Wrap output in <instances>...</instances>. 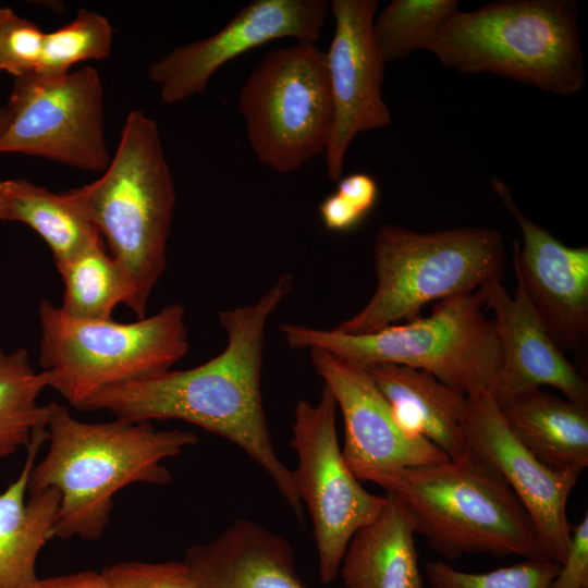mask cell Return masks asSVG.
<instances>
[{
    "label": "cell",
    "instance_id": "5b68a950",
    "mask_svg": "<svg viewBox=\"0 0 588 588\" xmlns=\"http://www.w3.org/2000/svg\"><path fill=\"white\" fill-rule=\"evenodd\" d=\"M578 7L573 0H502L452 14L430 40L443 65L488 73L559 96L586 85Z\"/></svg>",
    "mask_w": 588,
    "mask_h": 588
},
{
    "label": "cell",
    "instance_id": "7c38bea8",
    "mask_svg": "<svg viewBox=\"0 0 588 588\" xmlns=\"http://www.w3.org/2000/svg\"><path fill=\"white\" fill-rule=\"evenodd\" d=\"M330 12L326 0H255L213 35L179 46L148 69L164 103L203 93L226 62L266 42L291 37L315 44Z\"/></svg>",
    "mask_w": 588,
    "mask_h": 588
},
{
    "label": "cell",
    "instance_id": "603a6c76",
    "mask_svg": "<svg viewBox=\"0 0 588 588\" xmlns=\"http://www.w3.org/2000/svg\"><path fill=\"white\" fill-rule=\"evenodd\" d=\"M0 220L34 230L56 265L102 240L65 192L57 194L25 179L0 180Z\"/></svg>",
    "mask_w": 588,
    "mask_h": 588
},
{
    "label": "cell",
    "instance_id": "7a4b0ae2",
    "mask_svg": "<svg viewBox=\"0 0 588 588\" xmlns=\"http://www.w3.org/2000/svg\"><path fill=\"white\" fill-rule=\"evenodd\" d=\"M197 441L191 431L157 430L150 422L82 421L51 401L48 450L30 471L27 494L49 488L59 492L54 537L98 540L109 524L114 494L134 482H169L162 461Z\"/></svg>",
    "mask_w": 588,
    "mask_h": 588
},
{
    "label": "cell",
    "instance_id": "ac0fdd59",
    "mask_svg": "<svg viewBox=\"0 0 588 588\" xmlns=\"http://www.w3.org/2000/svg\"><path fill=\"white\" fill-rule=\"evenodd\" d=\"M184 563L201 588H306L290 543L246 519L192 546Z\"/></svg>",
    "mask_w": 588,
    "mask_h": 588
},
{
    "label": "cell",
    "instance_id": "8992f818",
    "mask_svg": "<svg viewBox=\"0 0 588 588\" xmlns=\"http://www.w3.org/2000/svg\"><path fill=\"white\" fill-rule=\"evenodd\" d=\"M377 286L368 303L333 330L366 334L420 317L431 302L479 290L504 278L501 233L488 226H465L420 233L382 225L373 242Z\"/></svg>",
    "mask_w": 588,
    "mask_h": 588
},
{
    "label": "cell",
    "instance_id": "d4e9b609",
    "mask_svg": "<svg viewBox=\"0 0 588 588\" xmlns=\"http://www.w3.org/2000/svg\"><path fill=\"white\" fill-rule=\"evenodd\" d=\"M48 376L30 364L24 347L7 352L0 345V460L26 449L36 431L48 428L50 402L40 405Z\"/></svg>",
    "mask_w": 588,
    "mask_h": 588
},
{
    "label": "cell",
    "instance_id": "44dd1931",
    "mask_svg": "<svg viewBox=\"0 0 588 588\" xmlns=\"http://www.w3.org/2000/svg\"><path fill=\"white\" fill-rule=\"evenodd\" d=\"M414 519L385 492L378 516L351 538L339 574L346 588H425Z\"/></svg>",
    "mask_w": 588,
    "mask_h": 588
},
{
    "label": "cell",
    "instance_id": "9c48e42d",
    "mask_svg": "<svg viewBox=\"0 0 588 588\" xmlns=\"http://www.w3.org/2000/svg\"><path fill=\"white\" fill-rule=\"evenodd\" d=\"M248 143L259 162L282 173L324 152L332 125L326 52L296 42L266 53L238 94Z\"/></svg>",
    "mask_w": 588,
    "mask_h": 588
},
{
    "label": "cell",
    "instance_id": "2e32d148",
    "mask_svg": "<svg viewBox=\"0 0 588 588\" xmlns=\"http://www.w3.org/2000/svg\"><path fill=\"white\" fill-rule=\"evenodd\" d=\"M491 310L500 357L491 395L501 408L542 387L559 390L564 397L588 405V383L550 338L537 316L523 283L516 278L511 295L502 281L480 287Z\"/></svg>",
    "mask_w": 588,
    "mask_h": 588
},
{
    "label": "cell",
    "instance_id": "5bb4252c",
    "mask_svg": "<svg viewBox=\"0 0 588 588\" xmlns=\"http://www.w3.org/2000/svg\"><path fill=\"white\" fill-rule=\"evenodd\" d=\"M467 448L505 480L532 522L547 559L562 564L571 540L567 502L579 473L555 471L511 432L490 392L468 396Z\"/></svg>",
    "mask_w": 588,
    "mask_h": 588
},
{
    "label": "cell",
    "instance_id": "8fae6325",
    "mask_svg": "<svg viewBox=\"0 0 588 588\" xmlns=\"http://www.w3.org/2000/svg\"><path fill=\"white\" fill-rule=\"evenodd\" d=\"M5 108L0 154L41 157L85 171L108 167L103 88L96 69L14 78Z\"/></svg>",
    "mask_w": 588,
    "mask_h": 588
},
{
    "label": "cell",
    "instance_id": "277c9868",
    "mask_svg": "<svg viewBox=\"0 0 588 588\" xmlns=\"http://www.w3.org/2000/svg\"><path fill=\"white\" fill-rule=\"evenodd\" d=\"M65 193L127 272L135 289L131 310L137 319L145 318L167 266L176 200L156 121L132 110L101 176Z\"/></svg>",
    "mask_w": 588,
    "mask_h": 588
},
{
    "label": "cell",
    "instance_id": "836d02e7",
    "mask_svg": "<svg viewBox=\"0 0 588 588\" xmlns=\"http://www.w3.org/2000/svg\"><path fill=\"white\" fill-rule=\"evenodd\" d=\"M9 120V114L7 108L0 107V134L4 130Z\"/></svg>",
    "mask_w": 588,
    "mask_h": 588
},
{
    "label": "cell",
    "instance_id": "cb8c5ba5",
    "mask_svg": "<svg viewBox=\"0 0 588 588\" xmlns=\"http://www.w3.org/2000/svg\"><path fill=\"white\" fill-rule=\"evenodd\" d=\"M56 267L64 286L59 307L66 315L107 320L112 319L120 304L132 309L133 282L121 264L107 253L102 240Z\"/></svg>",
    "mask_w": 588,
    "mask_h": 588
},
{
    "label": "cell",
    "instance_id": "83f0119b",
    "mask_svg": "<svg viewBox=\"0 0 588 588\" xmlns=\"http://www.w3.org/2000/svg\"><path fill=\"white\" fill-rule=\"evenodd\" d=\"M560 566L547 558H531L486 573H467L432 561L426 563L425 575L431 588H550Z\"/></svg>",
    "mask_w": 588,
    "mask_h": 588
},
{
    "label": "cell",
    "instance_id": "ba28073f",
    "mask_svg": "<svg viewBox=\"0 0 588 588\" xmlns=\"http://www.w3.org/2000/svg\"><path fill=\"white\" fill-rule=\"evenodd\" d=\"M38 318L41 370L49 388L77 409L105 388L171 369L189 348L180 304L123 323L74 318L41 299Z\"/></svg>",
    "mask_w": 588,
    "mask_h": 588
},
{
    "label": "cell",
    "instance_id": "e0dca14e",
    "mask_svg": "<svg viewBox=\"0 0 588 588\" xmlns=\"http://www.w3.org/2000/svg\"><path fill=\"white\" fill-rule=\"evenodd\" d=\"M310 363L332 392L344 422L346 463L367 467H411L450 460L424 438L404 432L366 369L321 350Z\"/></svg>",
    "mask_w": 588,
    "mask_h": 588
},
{
    "label": "cell",
    "instance_id": "d6a6232c",
    "mask_svg": "<svg viewBox=\"0 0 588 588\" xmlns=\"http://www.w3.org/2000/svg\"><path fill=\"white\" fill-rule=\"evenodd\" d=\"M32 588H111L102 573L83 571L38 578Z\"/></svg>",
    "mask_w": 588,
    "mask_h": 588
},
{
    "label": "cell",
    "instance_id": "30bf717a",
    "mask_svg": "<svg viewBox=\"0 0 588 588\" xmlns=\"http://www.w3.org/2000/svg\"><path fill=\"white\" fill-rule=\"evenodd\" d=\"M336 411L327 385L316 404L299 401L291 440L298 458L293 481L313 522L322 584L334 581L351 538L385 503V494L367 491L346 463L338 441Z\"/></svg>",
    "mask_w": 588,
    "mask_h": 588
},
{
    "label": "cell",
    "instance_id": "9a60e30c",
    "mask_svg": "<svg viewBox=\"0 0 588 588\" xmlns=\"http://www.w3.org/2000/svg\"><path fill=\"white\" fill-rule=\"evenodd\" d=\"M491 185L520 229L523 242L513 243L516 278L560 351L578 348L588 335V248L567 246L527 218L499 177Z\"/></svg>",
    "mask_w": 588,
    "mask_h": 588
},
{
    "label": "cell",
    "instance_id": "f1b7e54d",
    "mask_svg": "<svg viewBox=\"0 0 588 588\" xmlns=\"http://www.w3.org/2000/svg\"><path fill=\"white\" fill-rule=\"evenodd\" d=\"M378 195V184L367 173L357 172L341 177L335 192L319 205L320 219L333 232L354 230L373 209Z\"/></svg>",
    "mask_w": 588,
    "mask_h": 588
},
{
    "label": "cell",
    "instance_id": "7402d4cb",
    "mask_svg": "<svg viewBox=\"0 0 588 588\" xmlns=\"http://www.w3.org/2000/svg\"><path fill=\"white\" fill-rule=\"evenodd\" d=\"M500 412L515 438L549 468L581 474L588 466V405L539 389Z\"/></svg>",
    "mask_w": 588,
    "mask_h": 588
},
{
    "label": "cell",
    "instance_id": "f546056e",
    "mask_svg": "<svg viewBox=\"0 0 588 588\" xmlns=\"http://www.w3.org/2000/svg\"><path fill=\"white\" fill-rule=\"evenodd\" d=\"M45 33L10 8H0V71L23 77L36 72Z\"/></svg>",
    "mask_w": 588,
    "mask_h": 588
},
{
    "label": "cell",
    "instance_id": "52a82bcc",
    "mask_svg": "<svg viewBox=\"0 0 588 588\" xmlns=\"http://www.w3.org/2000/svg\"><path fill=\"white\" fill-rule=\"evenodd\" d=\"M481 290L438 302L430 316L366 334L281 324L287 345L321 350L352 364H395L428 371L468 396L491 392L500 345Z\"/></svg>",
    "mask_w": 588,
    "mask_h": 588
},
{
    "label": "cell",
    "instance_id": "6da1fadb",
    "mask_svg": "<svg viewBox=\"0 0 588 588\" xmlns=\"http://www.w3.org/2000/svg\"><path fill=\"white\" fill-rule=\"evenodd\" d=\"M292 287L293 275L284 273L254 304L221 310L226 345L211 359L105 388L79 411L136 422L179 419L225 438L266 471L302 522L303 503L273 448L261 396L266 326Z\"/></svg>",
    "mask_w": 588,
    "mask_h": 588
},
{
    "label": "cell",
    "instance_id": "4fadbf2b",
    "mask_svg": "<svg viewBox=\"0 0 588 588\" xmlns=\"http://www.w3.org/2000/svg\"><path fill=\"white\" fill-rule=\"evenodd\" d=\"M377 0H331L334 35L326 53L332 125L324 149L328 177L338 182L346 151L362 132L385 127L391 114L382 97L385 61L375 41Z\"/></svg>",
    "mask_w": 588,
    "mask_h": 588
},
{
    "label": "cell",
    "instance_id": "484cf974",
    "mask_svg": "<svg viewBox=\"0 0 588 588\" xmlns=\"http://www.w3.org/2000/svg\"><path fill=\"white\" fill-rule=\"evenodd\" d=\"M457 0H393L372 22L385 62L426 49L441 25L457 11Z\"/></svg>",
    "mask_w": 588,
    "mask_h": 588
},
{
    "label": "cell",
    "instance_id": "d6986e66",
    "mask_svg": "<svg viewBox=\"0 0 588 588\" xmlns=\"http://www.w3.org/2000/svg\"><path fill=\"white\" fill-rule=\"evenodd\" d=\"M364 368L404 432L428 440L450 460L467 452V394L421 369L387 363Z\"/></svg>",
    "mask_w": 588,
    "mask_h": 588
},
{
    "label": "cell",
    "instance_id": "3957f363",
    "mask_svg": "<svg viewBox=\"0 0 588 588\" xmlns=\"http://www.w3.org/2000/svg\"><path fill=\"white\" fill-rule=\"evenodd\" d=\"M350 468L359 481L395 495L411 513L416 534L448 559L476 553L546 558L518 499L470 449L458 458L430 465Z\"/></svg>",
    "mask_w": 588,
    "mask_h": 588
},
{
    "label": "cell",
    "instance_id": "ffe728a7",
    "mask_svg": "<svg viewBox=\"0 0 588 588\" xmlns=\"http://www.w3.org/2000/svg\"><path fill=\"white\" fill-rule=\"evenodd\" d=\"M47 441L48 428L35 432L19 476L0 493V588H32L37 558L54 538L59 492L49 488L26 499L30 471Z\"/></svg>",
    "mask_w": 588,
    "mask_h": 588
},
{
    "label": "cell",
    "instance_id": "4316f807",
    "mask_svg": "<svg viewBox=\"0 0 588 588\" xmlns=\"http://www.w3.org/2000/svg\"><path fill=\"white\" fill-rule=\"evenodd\" d=\"M113 29L108 19L81 9L66 25L45 33L42 50L35 73L54 77L70 72L72 65L110 56Z\"/></svg>",
    "mask_w": 588,
    "mask_h": 588
},
{
    "label": "cell",
    "instance_id": "1f68e13d",
    "mask_svg": "<svg viewBox=\"0 0 588 588\" xmlns=\"http://www.w3.org/2000/svg\"><path fill=\"white\" fill-rule=\"evenodd\" d=\"M550 588H588V514L571 530L565 560Z\"/></svg>",
    "mask_w": 588,
    "mask_h": 588
},
{
    "label": "cell",
    "instance_id": "4dcf8cb0",
    "mask_svg": "<svg viewBox=\"0 0 588 588\" xmlns=\"http://www.w3.org/2000/svg\"><path fill=\"white\" fill-rule=\"evenodd\" d=\"M111 588H201L183 562H120L102 569Z\"/></svg>",
    "mask_w": 588,
    "mask_h": 588
}]
</instances>
